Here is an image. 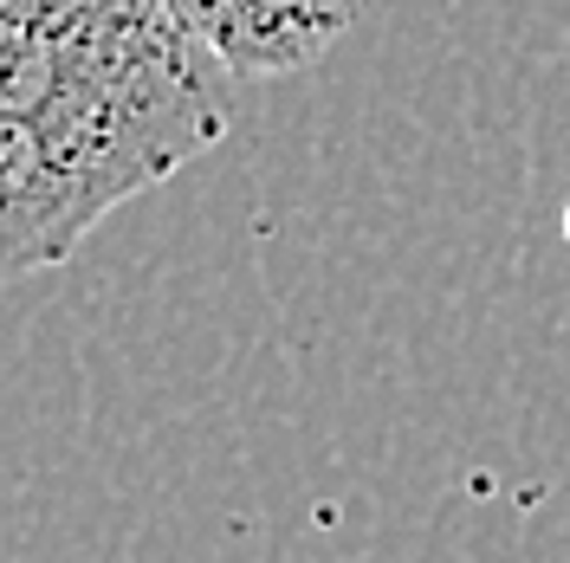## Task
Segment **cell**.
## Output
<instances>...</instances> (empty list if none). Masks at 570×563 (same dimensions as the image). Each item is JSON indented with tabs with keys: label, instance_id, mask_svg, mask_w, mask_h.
Segmentation results:
<instances>
[{
	"label": "cell",
	"instance_id": "cell-1",
	"mask_svg": "<svg viewBox=\"0 0 570 563\" xmlns=\"http://www.w3.org/2000/svg\"><path fill=\"white\" fill-rule=\"evenodd\" d=\"M234 105L0 117V285L66 266L85 234L227 137Z\"/></svg>",
	"mask_w": 570,
	"mask_h": 563
},
{
	"label": "cell",
	"instance_id": "cell-2",
	"mask_svg": "<svg viewBox=\"0 0 570 563\" xmlns=\"http://www.w3.org/2000/svg\"><path fill=\"white\" fill-rule=\"evenodd\" d=\"M130 105H227L169 0H0V117Z\"/></svg>",
	"mask_w": 570,
	"mask_h": 563
},
{
	"label": "cell",
	"instance_id": "cell-3",
	"mask_svg": "<svg viewBox=\"0 0 570 563\" xmlns=\"http://www.w3.org/2000/svg\"><path fill=\"white\" fill-rule=\"evenodd\" d=\"M234 78H285L351 33L356 0H169Z\"/></svg>",
	"mask_w": 570,
	"mask_h": 563
},
{
	"label": "cell",
	"instance_id": "cell-4",
	"mask_svg": "<svg viewBox=\"0 0 570 563\" xmlns=\"http://www.w3.org/2000/svg\"><path fill=\"white\" fill-rule=\"evenodd\" d=\"M564 240H570V195H564Z\"/></svg>",
	"mask_w": 570,
	"mask_h": 563
}]
</instances>
